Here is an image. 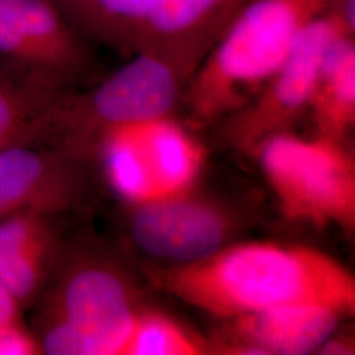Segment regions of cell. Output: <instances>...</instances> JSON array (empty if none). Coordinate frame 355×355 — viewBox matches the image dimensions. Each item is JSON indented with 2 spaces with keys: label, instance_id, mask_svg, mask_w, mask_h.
<instances>
[{
  "label": "cell",
  "instance_id": "1",
  "mask_svg": "<svg viewBox=\"0 0 355 355\" xmlns=\"http://www.w3.org/2000/svg\"><path fill=\"white\" fill-rule=\"evenodd\" d=\"M180 302L218 318H239L280 305H330L355 311V279L318 249L274 242L225 246L203 261L158 274Z\"/></svg>",
  "mask_w": 355,
  "mask_h": 355
},
{
  "label": "cell",
  "instance_id": "2",
  "mask_svg": "<svg viewBox=\"0 0 355 355\" xmlns=\"http://www.w3.org/2000/svg\"><path fill=\"white\" fill-rule=\"evenodd\" d=\"M338 0H252L216 41L184 91L191 119L207 124L253 99L297 38Z\"/></svg>",
  "mask_w": 355,
  "mask_h": 355
},
{
  "label": "cell",
  "instance_id": "3",
  "mask_svg": "<svg viewBox=\"0 0 355 355\" xmlns=\"http://www.w3.org/2000/svg\"><path fill=\"white\" fill-rule=\"evenodd\" d=\"M42 293L35 333L41 354L120 355L139 309L117 267L101 258H76Z\"/></svg>",
  "mask_w": 355,
  "mask_h": 355
},
{
  "label": "cell",
  "instance_id": "4",
  "mask_svg": "<svg viewBox=\"0 0 355 355\" xmlns=\"http://www.w3.org/2000/svg\"><path fill=\"white\" fill-rule=\"evenodd\" d=\"M187 83L164 58L135 53L96 87L64 96L53 117L51 142L78 154L111 128L173 114Z\"/></svg>",
  "mask_w": 355,
  "mask_h": 355
},
{
  "label": "cell",
  "instance_id": "5",
  "mask_svg": "<svg viewBox=\"0 0 355 355\" xmlns=\"http://www.w3.org/2000/svg\"><path fill=\"white\" fill-rule=\"evenodd\" d=\"M267 182L292 220L352 229L355 225V165L343 141L275 133L257 148Z\"/></svg>",
  "mask_w": 355,
  "mask_h": 355
},
{
  "label": "cell",
  "instance_id": "6",
  "mask_svg": "<svg viewBox=\"0 0 355 355\" xmlns=\"http://www.w3.org/2000/svg\"><path fill=\"white\" fill-rule=\"evenodd\" d=\"M89 146L98 148L108 184L132 207L190 192L203 170V145L173 114L111 128Z\"/></svg>",
  "mask_w": 355,
  "mask_h": 355
},
{
  "label": "cell",
  "instance_id": "7",
  "mask_svg": "<svg viewBox=\"0 0 355 355\" xmlns=\"http://www.w3.org/2000/svg\"><path fill=\"white\" fill-rule=\"evenodd\" d=\"M336 6L305 28L277 73L250 102L230 114L229 133L239 146L257 149L306 111L331 48L341 38L355 36L354 21Z\"/></svg>",
  "mask_w": 355,
  "mask_h": 355
},
{
  "label": "cell",
  "instance_id": "8",
  "mask_svg": "<svg viewBox=\"0 0 355 355\" xmlns=\"http://www.w3.org/2000/svg\"><path fill=\"white\" fill-rule=\"evenodd\" d=\"M130 236L144 253L189 265L214 255L228 242L233 218L218 204L190 192L133 205Z\"/></svg>",
  "mask_w": 355,
  "mask_h": 355
},
{
  "label": "cell",
  "instance_id": "9",
  "mask_svg": "<svg viewBox=\"0 0 355 355\" xmlns=\"http://www.w3.org/2000/svg\"><path fill=\"white\" fill-rule=\"evenodd\" d=\"M85 37L57 0H0V58L73 83L89 64Z\"/></svg>",
  "mask_w": 355,
  "mask_h": 355
},
{
  "label": "cell",
  "instance_id": "10",
  "mask_svg": "<svg viewBox=\"0 0 355 355\" xmlns=\"http://www.w3.org/2000/svg\"><path fill=\"white\" fill-rule=\"evenodd\" d=\"M250 1L152 0L139 51L164 58L190 80L216 41Z\"/></svg>",
  "mask_w": 355,
  "mask_h": 355
},
{
  "label": "cell",
  "instance_id": "11",
  "mask_svg": "<svg viewBox=\"0 0 355 355\" xmlns=\"http://www.w3.org/2000/svg\"><path fill=\"white\" fill-rule=\"evenodd\" d=\"M76 154L46 145L0 152V218L21 212L58 214L79 198Z\"/></svg>",
  "mask_w": 355,
  "mask_h": 355
},
{
  "label": "cell",
  "instance_id": "12",
  "mask_svg": "<svg viewBox=\"0 0 355 355\" xmlns=\"http://www.w3.org/2000/svg\"><path fill=\"white\" fill-rule=\"evenodd\" d=\"M71 83L0 58V152L51 142L53 117Z\"/></svg>",
  "mask_w": 355,
  "mask_h": 355
},
{
  "label": "cell",
  "instance_id": "13",
  "mask_svg": "<svg viewBox=\"0 0 355 355\" xmlns=\"http://www.w3.org/2000/svg\"><path fill=\"white\" fill-rule=\"evenodd\" d=\"M346 313L330 305L302 303L280 305L230 318L239 340L232 350L242 354L302 355L322 346Z\"/></svg>",
  "mask_w": 355,
  "mask_h": 355
},
{
  "label": "cell",
  "instance_id": "14",
  "mask_svg": "<svg viewBox=\"0 0 355 355\" xmlns=\"http://www.w3.org/2000/svg\"><path fill=\"white\" fill-rule=\"evenodd\" d=\"M51 217L29 209L0 218V287L21 308L42 295L57 263Z\"/></svg>",
  "mask_w": 355,
  "mask_h": 355
},
{
  "label": "cell",
  "instance_id": "15",
  "mask_svg": "<svg viewBox=\"0 0 355 355\" xmlns=\"http://www.w3.org/2000/svg\"><path fill=\"white\" fill-rule=\"evenodd\" d=\"M306 111L318 136L343 141L355 123V38H341L318 74Z\"/></svg>",
  "mask_w": 355,
  "mask_h": 355
},
{
  "label": "cell",
  "instance_id": "16",
  "mask_svg": "<svg viewBox=\"0 0 355 355\" xmlns=\"http://www.w3.org/2000/svg\"><path fill=\"white\" fill-rule=\"evenodd\" d=\"M89 41L133 55L140 51L152 0H57Z\"/></svg>",
  "mask_w": 355,
  "mask_h": 355
},
{
  "label": "cell",
  "instance_id": "17",
  "mask_svg": "<svg viewBox=\"0 0 355 355\" xmlns=\"http://www.w3.org/2000/svg\"><path fill=\"white\" fill-rule=\"evenodd\" d=\"M208 345L179 322L154 311H137L120 355H202Z\"/></svg>",
  "mask_w": 355,
  "mask_h": 355
},
{
  "label": "cell",
  "instance_id": "18",
  "mask_svg": "<svg viewBox=\"0 0 355 355\" xmlns=\"http://www.w3.org/2000/svg\"><path fill=\"white\" fill-rule=\"evenodd\" d=\"M41 354L35 333L26 330L21 321L0 327V355Z\"/></svg>",
  "mask_w": 355,
  "mask_h": 355
},
{
  "label": "cell",
  "instance_id": "19",
  "mask_svg": "<svg viewBox=\"0 0 355 355\" xmlns=\"http://www.w3.org/2000/svg\"><path fill=\"white\" fill-rule=\"evenodd\" d=\"M21 305L0 287V327L20 321Z\"/></svg>",
  "mask_w": 355,
  "mask_h": 355
}]
</instances>
